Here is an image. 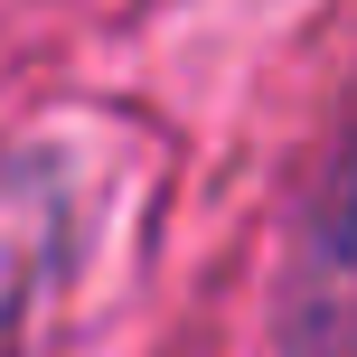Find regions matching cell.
Returning a JSON list of instances; mask_svg holds the SVG:
<instances>
[{
  "mask_svg": "<svg viewBox=\"0 0 357 357\" xmlns=\"http://www.w3.org/2000/svg\"><path fill=\"white\" fill-rule=\"evenodd\" d=\"M66 245H75L66 160L38 151V142H10V151H0V329L29 320V310L56 291Z\"/></svg>",
  "mask_w": 357,
  "mask_h": 357,
  "instance_id": "obj_2",
  "label": "cell"
},
{
  "mask_svg": "<svg viewBox=\"0 0 357 357\" xmlns=\"http://www.w3.org/2000/svg\"><path fill=\"white\" fill-rule=\"evenodd\" d=\"M273 357H357V85L339 104V132H329L301 207H291Z\"/></svg>",
  "mask_w": 357,
  "mask_h": 357,
  "instance_id": "obj_1",
  "label": "cell"
}]
</instances>
